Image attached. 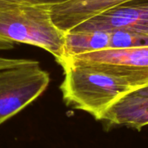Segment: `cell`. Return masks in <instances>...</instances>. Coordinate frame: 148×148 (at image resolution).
<instances>
[{
	"label": "cell",
	"mask_w": 148,
	"mask_h": 148,
	"mask_svg": "<svg viewBox=\"0 0 148 148\" xmlns=\"http://www.w3.org/2000/svg\"><path fill=\"white\" fill-rule=\"evenodd\" d=\"M59 64L63 69L60 89L64 103L89 114L98 121L120 100L138 90L127 80L72 56H65Z\"/></svg>",
	"instance_id": "6da1fadb"
},
{
	"label": "cell",
	"mask_w": 148,
	"mask_h": 148,
	"mask_svg": "<svg viewBox=\"0 0 148 148\" xmlns=\"http://www.w3.org/2000/svg\"><path fill=\"white\" fill-rule=\"evenodd\" d=\"M65 36L53 22L49 6L0 4V38L42 49L59 63L65 56Z\"/></svg>",
	"instance_id": "7a4b0ae2"
},
{
	"label": "cell",
	"mask_w": 148,
	"mask_h": 148,
	"mask_svg": "<svg viewBox=\"0 0 148 148\" xmlns=\"http://www.w3.org/2000/svg\"><path fill=\"white\" fill-rule=\"evenodd\" d=\"M49 82L38 62L0 69V125L41 96Z\"/></svg>",
	"instance_id": "3957f363"
},
{
	"label": "cell",
	"mask_w": 148,
	"mask_h": 148,
	"mask_svg": "<svg viewBox=\"0 0 148 148\" xmlns=\"http://www.w3.org/2000/svg\"><path fill=\"white\" fill-rule=\"evenodd\" d=\"M72 57L127 80L138 90L148 87V45L99 50Z\"/></svg>",
	"instance_id": "277c9868"
},
{
	"label": "cell",
	"mask_w": 148,
	"mask_h": 148,
	"mask_svg": "<svg viewBox=\"0 0 148 148\" xmlns=\"http://www.w3.org/2000/svg\"><path fill=\"white\" fill-rule=\"evenodd\" d=\"M120 29L148 36V0H130L95 16L69 31Z\"/></svg>",
	"instance_id": "5b68a950"
},
{
	"label": "cell",
	"mask_w": 148,
	"mask_h": 148,
	"mask_svg": "<svg viewBox=\"0 0 148 148\" xmlns=\"http://www.w3.org/2000/svg\"><path fill=\"white\" fill-rule=\"evenodd\" d=\"M147 45H148V36L125 30L69 31L65 36V56L105 49H126Z\"/></svg>",
	"instance_id": "8992f818"
},
{
	"label": "cell",
	"mask_w": 148,
	"mask_h": 148,
	"mask_svg": "<svg viewBox=\"0 0 148 148\" xmlns=\"http://www.w3.org/2000/svg\"><path fill=\"white\" fill-rule=\"evenodd\" d=\"M130 0H70L50 7L55 24L67 33L80 23Z\"/></svg>",
	"instance_id": "52a82bcc"
},
{
	"label": "cell",
	"mask_w": 148,
	"mask_h": 148,
	"mask_svg": "<svg viewBox=\"0 0 148 148\" xmlns=\"http://www.w3.org/2000/svg\"><path fill=\"white\" fill-rule=\"evenodd\" d=\"M107 129L125 127L141 130L148 126V96L131 93L115 103L100 121Z\"/></svg>",
	"instance_id": "ba28073f"
},
{
	"label": "cell",
	"mask_w": 148,
	"mask_h": 148,
	"mask_svg": "<svg viewBox=\"0 0 148 148\" xmlns=\"http://www.w3.org/2000/svg\"><path fill=\"white\" fill-rule=\"evenodd\" d=\"M70 0H0V4H30V5H44L55 6L62 4Z\"/></svg>",
	"instance_id": "9c48e42d"
},
{
	"label": "cell",
	"mask_w": 148,
	"mask_h": 148,
	"mask_svg": "<svg viewBox=\"0 0 148 148\" xmlns=\"http://www.w3.org/2000/svg\"><path fill=\"white\" fill-rule=\"evenodd\" d=\"M37 61L30 60V59H19V58H6L0 56V69L18 67L26 64H32L36 62Z\"/></svg>",
	"instance_id": "30bf717a"
},
{
	"label": "cell",
	"mask_w": 148,
	"mask_h": 148,
	"mask_svg": "<svg viewBox=\"0 0 148 148\" xmlns=\"http://www.w3.org/2000/svg\"><path fill=\"white\" fill-rule=\"evenodd\" d=\"M14 48V42L0 38V50H8Z\"/></svg>",
	"instance_id": "8fae6325"
},
{
	"label": "cell",
	"mask_w": 148,
	"mask_h": 148,
	"mask_svg": "<svg viewBox=\"0 0 148 148\" xmlns=\"http://www.w3.org/2000/svg\"><path fill=\"white\" fill-rule=\"evenodd\" d=\"M135 95H140V96H148V87H146L144 88H141L138 91L134 92Z\"/></svg>",
	"instance_id": "7c38bea8"
}]
</instances>
